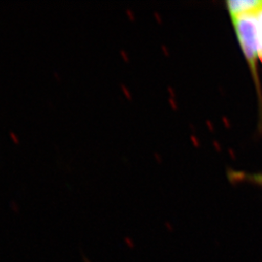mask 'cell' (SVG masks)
<instances>
[{"label": "cell", "instance_id": "obj_1", "mask_svg": "<svg viewBox=\"0 0 262 262\" xmlns=\"http://www.w3.org/2000/svg\"><path fill=\"white\" fill-rule=\"evenodd\" d=\"M235 33L243 51L248 64L253 72L254 80L258 84L257 60L259 58V46L257 34L256 14H247L231 18Z\"/></svg>", "mask_w": 262, "mask_h": 262}, {"label": "cell", "instance_id": "obj_2", "mask_svg": "<svg viewBox=\"0 0 262 262\" xmlns=\"http://www.w3.org/2000/svg\"><path fill=\"white\" fill-rule=\"evenodd\" d=\"M225 7L230 18L247 14H256L262 8V0H228Z\"/></svg>", "mask_w": 262, "mask_h": 262}, {"label": "cell", "instance_id": "obj_3", "mask_svg": "<svg viewBox=\"0 0 262 262\" xmlns=\"http://www.w3.org/2000/svg\"><path fill=\"white\" fill-rule=\"evenodd\" d=\"M257 21V34H258V46H259V58L262 62V8L256 13Z\"/></svg>", "mask_w": 262, "mask_h": 262}, {"label": "cell", "instance_id": "obj_4", "mask_svg": "<svg viewBox=\"0 0 262 262\" xmlns=\"http://www.w3.org/2000/svg\"><path fill=\"white\" fill-rule=\"evenodd\" d=\"M243 178L247 179V180H251L252 182L257 183L259 185H262V175H243Z\"/></svg>", "mask_w": 262, "mask_h": 262}, {"label": "cell", "instance_id": "obj_5", "mask_svg": "<svg viewBox=\"0 0 262 262\" xmlns=\"http://www.w3.org/2000/svg\"><path fill=\"white\" fill-rule=\"evenodd\" d=\"M10 135H11V137L13 138V141L15 142V143H17V144H19V141L18 139V137L15 135V133L13 132V131H10Z\"/></svg>", "mask_w": 262, "mask_h": 262}]
</instances>
